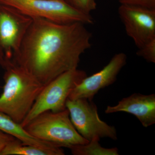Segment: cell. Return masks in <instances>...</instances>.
Returning a JSON list of instances; mask_svg holds the SVG:
<instances>
[{
  "mask_svg": "<svg viewBox=\"0 0 155 155\" xmlns=\"http://www.w3.org/2000/svg\"><path fill=\"white\" fill-rule=\"evenodd\" d=\"M32 18L0 4V62L4 67L19 50Z\"/></svg>",
  "mask_w": 155,
  "mask_h": 155,
  "instance_id": "cell-7",
  "label": "cell"
},
{
  "mask_svg": "<svg viewBox=\"0 0 155 155\" xmlns=\"http://www.w3.org/2000/svg\"><path fill=\"white\" fill-rule=\"evenodd\" d=\"M0 4L16 9L31 18H41L60 24L79 22L92 25L91 14L78 11L64 0H0Z\"/></svg>",
  "mask_w": 155,
  "mask_h": 155,
  "instance_id": "cell-4",
  "label": "cell"
},
{
  "mask_svg": "<svg viewBox=\"0 0 155 155\" xmlns=\"http://www.w3.org/2000/svg\"><path fill=\"white\" fill-rule=\"evenodd\" d=\"M62 148L50 149L31 145L22 144L21 141L15 139L10 142L1 155H64Z\"/></svg>",
  "mask_w": 155,
  "mask_h": 155,
  "instance_id": "cell-12",
  "label": "cell"
},
{
  "mask_svg": "<svg viewBox=\"0 0 155 155\" xmlns=\"http://www.w3.org/2000/svg\"><path fill=\"white\" fill-rule=\"evenodd\" d=\"M0 130L14 137L21 141L23 144L31 145L50 149L60 148L33 137L20 124L15 122L8 115L1 112Z\"/></svg>",
  "mask_w": 155,
  "mask_h": 155,
  "instance_id": "cell-11",
  "label": "cell"
},
{
  "mask_svg": "<svg viewBox=\"0 0 155 155\" xmlns=\"http://www.w3.org/2000/svg\"><path fill=\"white\" fill-rule=\"evenodd\" d=\"M119 17L137 48L155 38V9L120 5Z\"/></svg>",
  "mask_w": 155,
  "mask_h": 155,
  "instance_id": "cell-8",
  "label": "cell"
},
{
  "mask_svg": "<svg viewBox=\"0 0 155 155\" xmlns=\"http://www.w3.org/2000/svg\"><path fill=\"white\" fill-rule=\"evenodd\" d=\"M15 139L17 138L0 130V155L6 147Z\"/></svg>",
  "mask_w": 155,
  "mask_h": 155,
  "instance_id": "cell-17",
  "label": "cell"
},
{
  "mask_svg": "<svg viewBox=\"0 0 155 155\" xmlns=\"http://www.w3.org/2000/svg\"><path fill=\"white\" fill-rule=\"evenodd\" d=\"M137 55L150 63H155V38L139 48Z\"/></svg>",
  "mask_w": 155,
  "mask_h": 155,
  "instance_id": "cell-15",
  "label": "cell"
},
{
  "mask_svg": "<svg viewBox=\"0 0 155 155\" xmlns=\"http://www.w3.org/2000/svg\"><path fill=\"white\" fill-rule=\"evenodd\" d=\"M5 67V83L0 96V112L20 124L45 85L12 61Z\"/></svg>",
  "mask_w": 155,
  "mask_h": 155,
  "instance_id": "cell-2",
  "label": "cell"
},
{
  "mask_svg": "<svg viewBox=\"0 0 155 155\" xmlns=\"http://www.w3.org/2000/svg\"><path fill=\"white\" fill-rule=\"evenodd\" d=\"M67 4L78 11L91 14L97 8L95 0H64Z\"/></svg>",
  "mask_w": 155,
  "mask_h": 155,
  "instance_id": "cell-14",
  "label": "cell"
},
{
  "mask_svg": "<svg viewBox=\"0 0 155 155\" xmlns=\"http://www.w3.org/2000/svg\"><path fill=\"white\" fill-rule=\"evenodd\" d=\"M85 25L32 18L12 61L46 85L64 72L78 68L81 57L91 46L92 35Z\"/></svg>",
  "mask_w": 155,
  "mask_h": 155,
  "instance_id": "cell-1",
  "label": "cell"
},
{
  "mask_svg": "<svg viewBox=\"0 0 155 155\" xmlns=\"http://www.w3.org/2000/svg\"><path fill=\"white\" fill-rule=\"evenodd\" d=\"M66 106L73 126L84 138L88 141L94 137L117 140L116 127L100 119L97 108L92 101L68 99Z\"/></svg>",
  "mask_w": 155,
  "mask_h": 155,
  "instance_id": "cell-6",
  "label": "cell"
},
{
  "mask_svg": "<svg viewBox=\"0 0 155 155\" xmlns=\"http://www.w3.org/2000/svg\"><path fill=\"white\" fill-rule=\"evenodd\" d=\"M87 76L85 71L76 68L64 72L45 85L20 125L24 127L45 111L59 112L67 109L66 102L70 92Z\"/></svg>",
  "mask_w": 155,
  "mask_h": 155,
  "instance_id": "cell-5",
  "label": "cell"
},
{
  "mask_svg": "<svg viewBox=\"0 0 155 155\" xmlns=\"http://www.w3.org/2000/svg\"><path fill=\"white\" fill-rule=\"evenodd\" d=\"M121 5L140 6L155 9V0H118Z\"/></svg>",
  "mask_w": 155,
  "mask_h": 155,
  "instance_id": "cell-16",
  "label": "cell"
},
{
  "mask_svg": "<svg viewBox=\"0 0 155 155\" xmlns=\"http://www.w3.org/2000/svg\"><path fill=\"white\" fill-rule=\"evenodd\" d=\"M23 127L33 137L59 147L69 149L89 142L73 126L67 109L59 112H43Z\"/></svg>",
  "mask_w": 155,
  "mask_h": 155,
  "instance_id": "cell-3",
  "label": "cell"
},
{
  "mask_svg": "<svg viewBox=\"0 0 155 155\" xmlns=\"http://www.w3.org/2000/svg\"><path fill=\"white\" fill-rule=\"evenodd\" d=\"M100 138L94 137L84 144L77 145L69 148L74 155H119L117 148L103 147L99 143Z\"/></svg>",
  "mask_w": 155,
  "mask_h": 155,
  "instance_id": "cell-13",
  "label": "cell"
},
{
  "mask_svg": "<svg viewBox=\"0 0 155 155\" xmlns=\"http://www.w3.org/2000/svg\"><path fill=\"white\" fill-rule=\"evenodd\" d=\"M127 57L124 53L114 55L101 70L91 76H86L70 92L68 99H86L92 101L97 94L103 88L113 84L119 72L126 64Z\"/></svg>",
  "mask_w": 155,
  "mask_h": 155,
  "instance_id": "cell-9",
  "label": "cell"
},
{
  "mask_svg": "<svg viewBox=\"0 0 155 155\" xmlns=\"http://www.w3.org/2000/svg\"><path fill=\"white\" fill-rule=\"evenodd\" d=\"M125 112L135 116L145 127L155 123V94L134 93L122 99L114 106H108L105 113Z\"/></svg>",
  "mask_w": 155,
  "mask_h": 155,
  "instance_id": "cell-10",
  "label": "cell"
}]
</instances>
